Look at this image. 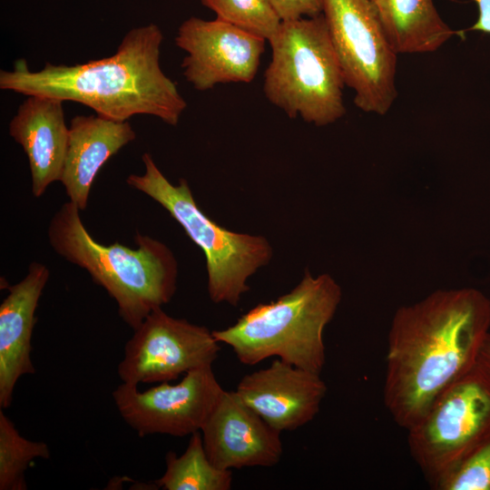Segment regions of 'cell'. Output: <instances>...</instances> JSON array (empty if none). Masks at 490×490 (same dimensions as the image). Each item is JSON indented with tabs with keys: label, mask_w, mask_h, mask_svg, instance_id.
Wrapping results in <instances>:
<instances>
[{
	"label": "cell",
	"mask_w": 490,
	"mask_h": 490,
	"mask_svg": "<svg viewBox=\"0 0 490 490\" xmlns=\"http://www.w3.org/2000/svg\"><path fill=\"white\" fill-rule=\"evenodd\" d=\"M490 300L475 289L436 290L399 308L387 339L384 403L408 430L436 398L478 361Z\"/></svg>",
	"instance_id": "6da1fadb"
},
{
	"label": "cell",
	"mask_w": 490,
	"mask_h": 490,
	"mask_svg": "<svg viewBox=\"0 0 490 490\" xmlns=\"http://www.w3.org/2000/svg\"><path fill=\"white\" fill-rule=\"evenodd\" d=\"M135 138L128 121L116 122L99 115H77L71 120L60 181L69 201L80 211L87 207L91 188L102 166Z\"/></svg>",
	"instance_id": "2e32d148"
},
{
	"label": "cell",
	"mask_w": 490,
	"mask_h": 490,
	"mask_svg": "<svg viewBox=\"0 0 490 490\" xmlns=\"http://www.w3.org/2000/svg\"><path fill=\"white\" fill-rule=\"evenodd\" d=\"M322 14L345 84L364 113L384 115L393 106L397 53L371 0H323Z\"/></svg>",
	"instance_id": "52a82bcc"
},
{
	"label": "cell",
	"mask_w": 490,
	"mask_h": 490,
	"mask_svg": "<svg viewBox=\"0 0 490 490\" xmlns=\"http://www.w3.org/2000/svg\"><path fill=\"white\" fill-rule=\"evenodd\" d=\"M407 431L411 456L430 482L490 439V372L477 361Z\"/></svg>",
	"instance_id": "ba28073f"
},
{
	"label": "cell",
	"mask_w": 490,
	"mask_h": 490,
	"mask_svg": "<svg viewBox=\"0 0 490 490\" xmlns=\"http://www.w3.org/2000/svg\"><path fill=\"white\" fill-rule=\"evenodd\" d=\"M143 174H130L126 183L161 204L180 223L206 257L208 293L214 303L237 306L250 289L247 279L269 263L272 249L261 236L228 230L210 219L196 204L185 179L172 184L152 156H142Z\"/></svg>",
	"instance_id": "8992f818"
},
{
	"label": "cell",
	"mask_w": 490,
	"mask_h": 490,
	"mask_svg": "<svg viewBox=\"0 0 490 490\" xmlns=\"http://www.w3.org/2000/svg\"><path fill=\"white\" fill-rule=\"evenodd\" d=\"M478 15L475 22L466 31H475L490 34V0H474Z\"/></svg>",
	"instance_id": "603a6c76"
},
{
	"label": "cell",
	"mask_w": 490,
	"mask_h": 490,
	"mask_svg": "<svg viewBox=\"0 0 490 490\" xmlns=\"http://www.w3.org/2000/svg\"><path fill=\"white\" fill-rule=\"evenodd\" d=\"M223 391L206 367L185 373L175 385L162 382L144 391L122 382L112 395L123 421L140 436L182 437L201 431Z\"/></svg>",
	"instance_id": "30bf717a"
},
{
	"label": "cell",
	"mask_w": 490,
	"mask_h": 490,
	"mask_svg": "<svg viewBox=\"0 0 490 490\" xmlns=\"http://www.w3.org/2000/svg\"><path fill=\"white\" fill-rule=\"evenodd\" d=\"M341 300V289L328 274L306 272L301 281L276 301L258 304L227 328L214 330L239 361L254 366L270 357L321 372L326 353L323 331Z\"/></svg>",
	"instance_id": "277c9868"
},
{
	"label": "cell",
	"mask_w": 490,
	"mask_h": 490,
	"mask_svg": "<svg viewBox=\"0 0 490 490\" xmlns=\"http://www.w3.org/2000/svg\"><path fill=\"white\" fill-rule=\"evenodd\" d=\"M162 30L151 23L131 29L116 52L102 59L74 65L47 62L38 71L18 59L12 70L0 71V89L79 103L116 122L146 114L175 126L187 103L162 70Z\"/></svg>",
	"instance_id": "7a4b0ae2"
},
{
	"label": "cell",
	"mask_w": 490,
	"mask_h": 490,
	"mask_svg": "<svg viewBox=\"0 0 490 490\" xmlns=\"http://www.w3.org/2000/svg\"><path fill=\"white\" fill-rule=\"evenodd\" d=\"M386 34L398 54L437 51L465 31L450 27L437 12L433 0H373Z\"/></svg>",
	"instance_id": "e0dca14e"
},
{
	"label": "cell",
	"mask_w": 490,
	"mask_h": 490,
	"mask_svg": "<svg viewBox=\"0 0 490 490\" xmlns=\"http://www.w3.org/2000/svg\"><path fill=\"white\" fill-rule=\"evenodd\" d=\"M436 490H490V439L429 482Z\"/></svg>",
	"instance_id": "44dd1931"
},
{
	"label": "cell",
	"mask_w": 490,
	"mask_h": 490,
	"mask_svg": "<svg viewBox=\"0 0 490 490\" xmlns=\"http://www.w3.org/2000/svg\"><path fill=\"white\" fill-rule=\"evenodd\" d=\"M47 444L29 440L18 432L0 408V490H25V472L36 458L48 459Z\"/></svg>",
	"instance_id": "d6986e66"
},
{
	"label": "cell",
	"mask_w": 490,
	"mask_h": 490,
	"mask_svg": "<svg viewBox=\"0 0 490 490\" xmlns=\"http://www.w3.org/2000/svg\"><path fill=\"white\" fill-rule=\"evenodd\" d=\"M478 362L490 372V333L485 337L482 345Z\"/></svg>",
	"instance_id": "cb8c5ba5"
},
{
	"label": "cell",
	"mask_w": 490,
	"mask_h": 490,
	"mask_svg": "<svg viewBox=\"0 0 490 490\" xmlns=\"http://www.w3.org/2000/svg\"><path fill=\"white\" fill-rule=\"evenodd\" d=\"M50 276L49 269L33 262L28 273L8 288L0 305V408L9 407L17 381L34 374L32 337L34 316L43 290Z\"/></svg>",
	"instance_id": "5bb4252c"
},
{
	"label": "cell",
	"mask_w": 490,
	"mask_h": 490,
	"mask_svg": "<svg viewBox=\"0 0 490 490\" xmlns=\"http://www.w3.org/2000/svg\"><path fill=\"white\" fill-rule=\"evenodd\" d=\"M263 93L289 118L325 126L345 113L341 67L323 14L282 21L270 41Z\"/></svg>",
	"instance_id": "5b68a950"
},
{
	"label": "cell",
	"mask_w": 490,
	"mask_h": 490,
	"mask_svg": "<svg viewBox=\"0 0 490 490\" xmlns=\"http://www.w3.org/2000/svg\"><path fill=\"white\" fill-rule=\"evenodd\" d=\"M80 210L64 202L52 217L47 237L53 250L65 260L85 270L118 307L120 318L137 328L176 290L178 263L160 240L136 231V249L115 242H97L85 229Z\"/></svg>",
	"instance_id": "3957f363"
},
{
	"label": "cell",
	"mask_w": 490,
	"mask_h": 490,
	"mask_svg": "<svg viewBox=\"0 0 490 490\" xmlns=\"http://www.w3.org/2000/svg\"><path fill=\"white\" fill-rule=\"evenodd\" d=\"M217 18L269 42L282 20L270 0H201Z\"/></svg>",
	"instance_id": "ffe728a7"
},
{
	"label": "cell",
	"mask_w": 490,
	"mask_h": 490,
	"mask_svg": "<svg viewBox=\"0 0 490 490\" xmlns=\"http://www.w3.org/2000/svg\"><path fill=\"white\" fill-rule=\"evenodd\" d=\"M177 47L186 53L182 74L194 89L250 83L256 76L266 40L230 24L191 16L178 28Z\"/></svg>",
	"instance_id": "8fae6325"
},
{
	"label": "cell",
	"mask_w": 490,
	"mask_h": 490,
	"mask_svg": "<svg viewBox=\"0 0 490 490\" xmlns=\"http://www.w3.org/2000/svg\"><path fill=\"white\" fill-rule=\"evenodd\" d=\"M282 21L322 14L323 0H270Z\"/></svg>",
	"instance_id": "7402d4cb"
},
{
	"label": "cell",
	"mask_w": 490,
	"mask_h": 490,
	"mask_svg": "<svg viewBox=\"0 0 490 490\" xmlns=\"http://www.w3.org/2000/svg\"><path fill=\"white\" fill-rule=\"evenodd\" d=\"M201 433L208 458L220 469L273 466L282 456L281 432L236 391H223Z\"/></svg>",
	"instance_id": "7c38bea8"
},
{
	"label": "cell",
	"mask_w": 490,
	"mask_h": 490,
	"mask_svg": "<svg viewBox=\"0 0 490 490\" xmlns=\"http://www.w3.org/2000/svg\"><path fill=\"white\" fill-rule=\"evenodd\" d=\"M166 470L154 481L164 490H230L232 473L216 467L208 458L201 431L191 435L181 456L169 451L165 456Z\"/></svg>",
	"instance_id": "ac0fdd59"
},
{
	"label": "cell",
	"mask_w": 490,
	"mask_h": 490,
	"mask_svg": "<svg viewBox=\"0 0 490 490\" xmlns=\"http://www.w3.org/2000/svg\"><path fill=\"white\" fill-rule=\"evenodd\" d=\"M117 373L122 383L169 382L191 370L211 367L220 347L204 326L176 318L162 308L133 329Z\"/></svg>",
	"instance_id": "9c48e42d"
},
{
	"label": "cell",
	"mask_w": 490,
	"mask_h": 490,
	"mask_svg": "<svg viewBox=\"0 0 490 490\" xmlns=\"http://www.w3.org/2000/svg\"><path fill=\"white\" fill-rule=\"evenodd\" d=\"M8 130L28 158L32 193L39 198L62 177L69 136L64 101L28 95L10 121Z\"/></svg>",
	"instance_id": "9a60e30c"
},
{
	"label": "cell",
	"mask_w": 490,
	"mask_h": 490,
	"mask_svg": "<svg viewBox=\"0 0 490 490\" xmlns=\"http://www.w3.org/2000/svg\"><path fill=\"white\" fill-rule=\"evenodd\" d=\"M270 426L282 432L310 422L319 411L327 386L319 373L279 358L244 376L235 390Z\"/></svg>",
	"instance_id": "4fadbf2b"
},
{
	"label": "cell",
	"mask_w": 490,
	"mask_h": 490,
	"mask_svg": "<svg viewBox=\"0 0 490 490\" xmlns=\"http://www.w3.org/2000/svg\"><path fill=\"white\" fill-rule=\"evenodd\" d=\"M373 2V0H371Z\"/></svg>",
	"instance_id": "d4e9b609"
}]
</instances>
